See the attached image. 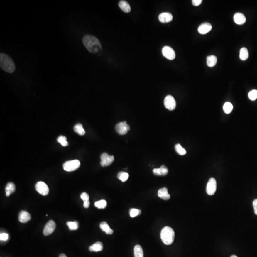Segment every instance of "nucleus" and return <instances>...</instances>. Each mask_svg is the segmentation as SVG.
I'll list each match as a JSON object with an SVG mask.
<instances>
[{
  "label": "nucleus",
  "mask_w": 257,
  "mask_h": 257,
  "mask_svg": "<svg viewBox=\"0 0 257 257\" xmlns=\"http://www.w3.org/2000/svg\"><path fill=\"white\" fill-rule=\"evenodd\" d=\"M164 105L166 108L170 111H173L176 106V102L173 96L169 95L165 97L164 101Z\"/></svg>",
  "instance_id": "0eeeda50"
},
{
  "label": "nucleus",
  "mask_w": 257,
  "mask_h": 257,
  "mask_svg": "<svg viewBox=\"0 0 257 257\" xmlns=\"http://www.w3.org/2000/svg\"><path fill=\"white\" fill-rule=\"evenodd\" d=\"M253 206L254 209L255 213L257 215V199L254 200L253 202Z\"/></svg>",
  "instance_id": "e433bc0d"
},
{
  "label": "nucleus",
  "mask_w": 257,
  "mask_h": 257,
  "mask_svg": "<svg viewBox=\"0 0 257 257\" xmlns=\"http://www.w3.org/2000/svg\"><path fill=\"white\" fill-rule=\"evenodd\" d=\"M119 6L124 13H130L131 11V8L130 4L126 1H119Z\"/></svg>",
  "instance_id": "a211bd4d"
},
{
  "label": "nucleus",
  "mask_w": 257,
  "mask_h": 257,
  "mask_svg": "<svg viewBox=\"0 0 257 257\" xmlns=\"http://www.w3.org/2000/svg\"><path fill=\"white\" fill-rule=\"evenodd\" d=\"M74 131L77 134H78L79 135L81 136L84 135L85 134L84 129L83 128L82 124H77L75 125L74 127Z\"/></svg>",
  "instance_id": "393cba45"
},
{
  "label": "nucleus",
  "mask_w": 257,
  "mask_h": 257,
  "mask_svg": "<svg viewBox=\"0 0 257 257\" xmlns=\"http://www.w3.org/2000/svg\"><path fill=\"white\" fill-rule=\"evenodd\" d=\"M134 257H144L143 248L140 245H136L134 248Z\"/></svg>",
  "instance_id": "5701e85b"
},
{
  "label": "nucleus",
  "mask_w": 257,
  "mask_h": 257,
  "mask_svg": "<svg viewBox=\"0 0 257 257\" xmlns=\"http://www.w3.org/2000/svg\"><path fill=\"white\" fill-rule=\"evenodd\" d=\"M233 110V105L231 102H226L223 105V111L226 114H229Z\"/></svg>",
  "instance_id": "cd10ccee"
},
{
  "label": "nucleus",
  "mask_w": 257,
  "mask_h": 257,
  "mask_svg": "<svg viewBox=\"0 0 257 257\" xmlns=\"http://www.w3.org/2000/svg\"><path fill=\"white\" fill-rule=\"evenodd\" d=\"M107 202L106 200L102 199L95 202V206L99 209H104L107 206Z\"/></svg>",
  "instance_id": "c85d7f7f"
},
{
  "label": "nucleus",
  "mask_w": 257,
  "mask_h": 257,
  "mask_svg": "<svg viewBox=\"0 0 257 257\" xmlns=\"http://www.w3.org/2000/svg\"><path fill=\"white\" fill-rule=\"evenodd\" d=\"M130 130V126L126 121L120 122L115 126L116 132L120 135H125Z\"/></svg>",
  "instance_id": "39448f33"
},
{
  "label": "nucleus",
  "mask_w": 257,
  "mask_h": 257,
  "mask_svg": "<svg viewBox=\"0 0 257 257\" xmlns=\"http://www.w3.org/2000/svg\"><path fill=\"white\" fill-rule=\"evenodd\" d=\"M141 211L136 209H131L130 210V215L131 218H134L141 214Z\"/></svg>",
  "instance_id": "2f4dec72"
},
{
  "label": "nucleus",
  "mask_w": 257,
  "mask_h": 257,
  "mask_svg": "<svg viewBox=\"0 0 257 257\" xmlns=\"http://www.w3.org/2000/svg\"><path fill=\"white\" fill-rule=\"evenodd\" d=\"M202 0H193L192 1V4L195 6H198L202 4Z\"/></svg>",
  "instance_id": "c9c22d12"
},
{
  "label": "nucleus",
  "mask_w": 257,
  "mask_h": 257,
  "mask_svg": "<svg viewBox=\"0 0 257 257\" xmlns=\"http://www.w3.org/2000/svg\"><path fill=\"white\" fill-rule=\"evenodd\" d=\"M248 97L251 101H254L257 99V90L253 89L250 91L248 94Z\"/></svg>",
  "instance_id": "473e14b6"
},
{
  "label": "nucleus",
  "mask_w": 257,
  "mask_h": 257,
  "mask_svg": "<svg viewBox=\"0 0 257 257\" xmlns=\"http://www.w3.org/2000/svg\"><path fill=\"white\" fill-rule=\"evenodd\" d=\"M233 19L235 23L238 25H242L246 21V17L241 13H235L234 15Z\"/></svg>",
  "instance_id": "2eb2a0df"
},
{
  "label": "nucleus",
  "mask_w": 257,
  "mask_h": 257,
  "mask_svg": "<svg viewBox=\"0 0 257 257\" xmlns=\"http://www.w3.org/2000/svg\"><path fill=\"white\" fill-rule=\"evenodd\" d=\"M217 188V183L215 179L212 178L209 179L206 187V192L209 195H213L215 193Z\"/></svg>",
  "instance_id": "9d476101"
},
{
  "label": "nucleus",
  "mask_w": 257,
  "mask_h": 257,
  "mask_svg": "<svg viewBox=\"0 0 257 257\" xmlns=\"http://www.w3.org/2000/svg\"><path fill=\"white\" fill-rule=\"evenodd\" d=\"M31 216L30 213L26 211H23L19 214V221L21 223H26L30 220Z\"/></svg>",
  "instance_id": "f3484780"
},
{
  "label": "nucleus",
  "mask_w": 257,
  "mask_h": 257,
  "mask_svg": "<svg viewBox=\"0 0 257 257\" xmlns=\"http://www.w3.org/2000/svg\"><path fill=\"white\" fill-rule=\"evenodd\" d=\"M9 238V236L7 233H1L0 234V239L1 241H6Z\"/></svg>",
  "instance_id": "f704fd0d"
},
{
  "label": "nucleus",
  "mask_w": 257,
  "mask_h": 257,
  "mask_svg": "<svg viewBox=\"0 0 257 257\" xmlns=\"http://www.w3.org/2000/svg\"><path fill=\"white\" fill-rule=\"evenodd\" d=\"M158 196L165 200H169L170 198V195L168 193V189L166 187L159 190L158 192Z\"/></svg>",
  "instance_id": "dca6fc26"
},
{
  "label": "nucleus",
  "mask_w": 257,
  "mask_h": 257,
  "mask_svg": "<svg viewBox=\"0 0 257 257\" xmlns=\"http://www.w3.org/2000/svg\"><path fill=\"white\" fill-rule=\"evenodd\" d=\"M160 238L165 244L169 245L173 242L175 238V232L173 229L170 227H165L160 232Z\"/></svg>",
  "instance_id": "7ed1b4c3"
},
{
  "label": "nucleus",
  "mask_w": 257,
  "mask_h": 257,
  "mask_svg": "<svg viewBox=\"0 0 257 257\" xmlns=\"http://www.w3.org/2000/svg\"><path fill=\"white\" fill-rule=\"evenodd\" d=\"M66 224L69 227L70 230L71 231H75L79 228V223L77 221L75 222H68Z\"/></svg>",
  "instance_id": "a878e982"
},
{
  "label": "nucleus",
  "mask_w": 257,
  "mask_h": 257,
  "mask_svg": "<svg viewBox=\"0 0 257 257\" xmlns=\"http://www.w3.org/2000/svg\"><path fill=\"white\" fill-rule=\"evenodd\" d=\"M0 66L4 71L8 73H13L15 71V64L13 59L5 53L0 54Z\"/></svg>",
  "instance_id": "f03ea898"
},
{
  "label": "nucleus",
  "mask_w": 257,
  "mask_h": 257,
  "mask_svg": "<svg viewBox=\"0 0 257 257\" xmlns=\"http://www.w3.org/2000/svg\"><path fill=\"white\" fill-rule=\"evenodd\" d=\"M15 186L13 183L9 182L7 184L6 186L5 187V193L6 196L8 197L11 194L15 192Z\"/></svg>",
  "instance_id": "412c9836"
},
{
  "label": "nucleus",
  "mask_w": 257,
  "mask_h": 257,
  "mask_svg": "<svg viewBox=\"0 0 257 257\" xmlns=\"http://www.w3.org/2000/svg\"><path fill=\"white\" fill-rule=\"evenodd\" d=\"M59 257H67V256H66L64 254H61L60 255Z\"/></svg>",
  "instance_id": "58836bf2"
},
{
  "label": "nucleus",
  "mask_w": 257,
  "mask_h": 257,
  "mask_svg": "<svg viewBox=\"0 0 257 257\" xmlns=\"http://www.w3.org/2000/svg\"><path fill=\"white\" fill-rule=\"evenodd\" d=\"M89 205H90V202H89V200L88 201H86V202H84V203H83V206L86 209H87V208H88L89 207Z\"/></svg>",
  "instance_id": "4c0bfd02"
},
{
  "label": "nucleus",
  "mask_w": 257,
  "mask_h": 257,
  "mask_svg": "<svg viewBox=\"0 0 257 257\" xmlns=\"http://www.w3.org/2000/svg\"><path fill=\"white\" fill-rule=\"evenodd\" d=\"M162 53L164 57L170 60H174L176 57L175 52L174 50L170 47L164 46L162 49Z\"/></svg>",
  "instance_id": "1a4fd4ad"
},
{
  "label": "nucleus",
  "mask_w": 257,
  "mask_h": 257,
  "mask_svg": "<svg viewBox=\"0 0 257 257\" xmlns=\"http://www.w3.org/2000/svg\"><path fill=\"white\" fill-rule=\"evenodd\" d=\"M56 228V224L54 221L50 220L46 223L43 231V233L45 236H48L53 233Z\"/></svg>",
  "instance_id": "9b49d317"
},
{
  "label": "nucleus",
  "mask_w": 257,
  "mask_h": 257,
  "mask_svg": "<svg viewBox=\"0 0 257 257\" xmlns=\"http://www.w3.org/2000/svg\"><path fill=\"white\" fill-rule=\"evenodd\" d=\"M103 244L101 242H97L93 244L92 245H91L89 247V251H93V252H98V251H101L103 250Z\"/></svg>",
  "instance_id": "aec40b11"
},
{
  "label": "nucleus",
  "mask_w": 257,
  "mask_h": 257,
  "mask_svg": "<svg viewBox=\"0 0 257 257\" xmlns=\"http://www.w3.org/2000/svg\"><path fill=\"white\" fill-rule=\"evenodd\" d=\"M101 161L100 163L101 166L102 167L108 166L111 165L114 160V156L109 155L107 153H104L101 155Z\"/></svg>",
  "instance_id": "423d86ee"
},
{
  "label": "nucleus",
  "mask_w": 257,
  "mask_h": 257,
  "mask_svg": "<svg viewBox=\"0 0 257 257\" xmlns=\"http://www.w3.org/2000/svg\"><path fill=\"white\" fill-rule=\"evenodd\" d=\"M100 228L107 234L111 235L114 233V231L109 227L106 222H102L100 225Z\"/></svg>",
  "instance_id": "6ab92c4d"
},
{
  "label": "nucleus",
  "mask_w": 257,
  "mask_h": 257,
  "mask_svg": "<svg viewBox=\"0 0 257 257\" xmlns=\"http://www.w3.org/2000/svg\"><path fill=\"white\" fill-rule=\"evenodd\" d=\"M159 20L162 23H167L173 20V16L169 13H163L159 15Z\"/></svg>",
  "instance_id": "ddd939ff"
},
{
  "label": "nucleus",
  "mask_w": 257,
  "mask_h": 257,
  "mask_svg": "<svg viewBox=\"0 0 257 257\" xmlns=\"http://www.w3.org/2000/svg\"><path fill=\"white\" fill-rule=\"evenodd\" d=\"M212 25L209 23H204L199 25L198 27V32L201 34H205L211 31Z\"/></svg>",
  "instance_id": "f8f14e48"
},
{
  "label": "nucleus",
  "mask_w": 257,
  "mask_h": 257,
  "mask_svg": "<svg viewBox=\"0 0 257 257\" xmlns=\"http://www.w3.org/2000/svg\"><path fill=\"white\" fill-rule=\"evenodd\" d=\"M82 42L86 48L90 53H97L102 50L101 43L96 37L86 35L83 37Z\"/></svg>",
  "instance_id": "f257e3e1"
},
{
  "label": "nucleus",
  "mask_w": 257,
  "mask_h": 257,
  "mask_svg": "<svg viewBox=\"0 0 257 257\" xmlns=\"http://www.w3.org/2000/svg\"><path fill=\"white\" fill-rule=\"evenodd\" d=\"M57 141L61 143L62 146L64 147L67 146L68 145V141H67V138L64 136H60L57 138Z\"/></svg>",
  "instance_id": "7c9ffc66"
},
{
  "label": "nucleus",
  "mask_w": 257,
  "mask_h": 257,
  "mask_svg": "<svg viewBox=\"0 0 257 257\" xmlns=\"http://www.w3.org/2000/svg\"><path fill=\"white\" fill-rule=\"evenodd\" d=\"M175 149L177 153L180 155H184L186 154V151L180 144H177L175 145Z\"/></svg>",
  "instance_id": "c756f323"
},
{
  "label": "nucleus",
  "mask_w": 257,
  "mask_h": 257,
  "mask_svg": "<svg viewBox=\"0 0 257 257\" xmlns=\"http://www.w3.org/2000/svg\"><path fill=\"white\" fill-rule=\"evenodd\" d=\"M128 173L126 172H124V171H121L120 173H119L117 174V178L119 180H121L122 182H125L126 180L128 179Z\"/></svg>",
  "instance_id": "bb28decb"
},
{
  "label": "nucleus",
  "mask_w": 257,
  "mask_h": 257,
  "mask_svg": "<svg viewBox=\"0 0 257 257\" xmlns=\"http://www.w3.org/2000/svg\"><path fill=\"white\" fill-rule=\"evenodd\" d=\"M153 173L156 176H165L169 172L168 168L164 165H162L160 168H155L153 170Z\"/></svg>",
  "instance_id": "4468645a"
},
{
  "label": "nucleus",
  "mask_w": 257,
  "mask_h": 257,
  "mask_svg": "<svg viewBox=\"0 0 257 257\" xmlns=\"http://www.w3.org/2000/svg\"><path fill=\"white\" fill-rule=\"evenodd\" d=\"M231 257H238L236 255H233L232 256H231Z\"/></svg>",
  "instance_id": "ea45409f"
},
{
  "label": "nucleus",
  "mask_w": 257,
  "mask_h": 257,
  "mask_svg": "<svg viewBox=\"0 0 257 257\" xmlns=\"http://www.w3.org/2000/svg\"><path fill=\"white\" fill-rule=\"evenodd\" d=\"M81 199L83 200V202L88 201L89 200V196L87 193L83 192L81 195Z\"/></svg>",
  "instance_id": "72a5a7b5"
},
{
  "label": "nucleus",
  "mask_w": 257,
  "mask_h": 257,
  "mask_svg": "<svg viewBox=\"0 0 257 257\" xmlns=\"http://www.w3.org/2000/svg\"><path fill=\"white\" fill-rule=\"evenodd\" d=\"M217 62V58L215 56L210 55L207 57V64L209 67H213Z\"/></svg>",
  "instance_id": "4be33fe9"
},
{
  "label": "nucleus",
  "mask_w": 257,
  "mask_h": 257,
  "mask_svg": "<svg viewBox=\"0 0 257 257\" xmlns=\"http://www.w3.org/2000/svg\"><path fill=\"white\" fill-rule=\"evenodd\" d=\"M81 163L78 160H70L66 161L63 165V168L64 170L68 172L75 171L79 168Z\"/></svg>",
  "instance_id": "20e7f679"
},
{
  "label": "nucleus",
  "mask_w": 257,
  "mask_h": 257,
  "mask_svg": "<svg viewBox=\"0 0 257 257\" xmlns=\"http://www.w3.org/2000/svg\"><path fill=\"white\" fill-rule=\"evenodd\" d=\"M239 58L242 61H246L248 58V52L247 48L243 47L239 52Z\"/></svg>",
  "instance_id": "b1692460"
},
{
  "label": "nucleus",
  "mask_w": 257,
  "mask_h": 257,
  "mask_svg": "<svg viewBox=\"0 0 257 257\" xmlns=\"http://www.w3.org/2000/svg\"><path fill=\"white\" fill-rule=\"evenodd\" d=\"M35 189L37 192L43 196L48 195L49 192V189L48 186L43 182H39L35 185Z\"/></svg>",
  "instance_id": "6e6552de"
}]
</instances>
